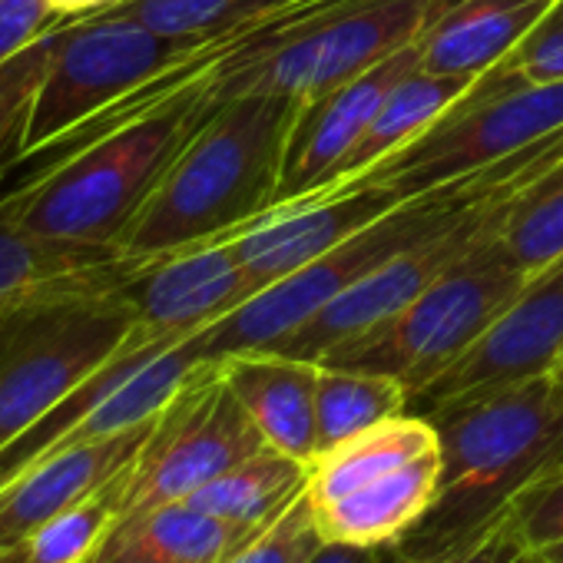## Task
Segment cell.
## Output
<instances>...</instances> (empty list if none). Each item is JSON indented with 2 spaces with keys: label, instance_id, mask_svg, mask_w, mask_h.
I'll use <instances>...</instances> for the list:
<instances>
[{
  "label": "cell",
  "instance_id": "obj_23",
  "mask_svg": "<svg viewBox=\"0 0 563 563\" xmlns=\"http://www.w3.org/2000/svg\"><path fill=\"white\" fill-rule=\"evenodd\" d=\"M306 484H309V464L282 451L262 448L258 454L219 474L186 500L229 523L258 530L282 507H289L306 490Z\"/></svg>",
  "mask_w": 563,
  "mask_h": 563
},
{
  "label": "cell",
  "instance_id": "obj_20",
  "mask_svg": "<svg viewBox=\"0 0 563 563\" xmlns=\"http://www.w3.org/2000/svg\"><path fill=\"white\" fill-rule=\"evenodd\" d=\"M252 533L189 500H169L123 514L90 563H222Z\"/></svg>",
  "mask_w": 563,
  "mask_h": 563
},
{
  "label": "cell",
  "instance_id": "obj_36",
  "mask_svg": "<svg viewBox=\"0 0 563 563\" xmlns=\"http://www.w3.org/2000/svg\"><path fill=\"white\" fill-rule=\"evenodd\" d=\"M540 553L550 560V563H563V540H556V543H547V547H540Z\"/></svg>",
  "mask_w": 563,
  "mask_h": 563
},
{
  "label": "cell",
  "instance_id": "obj_25",
  "mask_svg": "<svg viewBox=\"0 0 563 563\" xmlns=\"http://www.w3.org/2000/svg\"><path fill=\"white\" fill-rule=\"evenodd\" d=\"M133 464V461H130ZM130 464L107 481L90 497L77 500L54 520H47L27 543H24V563H90L93 550L103 543L110 527L123 514Z\"/></svg>",
  "mask_w": 563,
  "mask_h": 563
},
{
  "label": "cell",
  "instance_id": "obj_19",
  "mask_svg": "<svg viewBox=\"0 0 563 563\" xmlns=\"http://www.w3.org/2000/svg\"><path fill=\"white\" fill-rule=\"evenodd\" d=\"M550 8L553 0H448L418 37V60L431 74L481 77L510 57Z\"/></svg>",
  "mask_w": 563,
  "mask_h": 563
},
{
  "label": "cell",
  "instance_id": "obj_6",
  "mask_svg": "<svg viewBox=\"0 0 563 563\" xmlns=\"http://www.w3.org/2000/svg\"><path fill=\"white\" fill-rule=\"evenodd\" d=\"M133 332L136 316L120 292L0 312V451L103 368Z\"/></svg>",
  "mask_w": 563,
  "mask_h": 563
},
{
  "label": "cell",
  "instance_id": "obj_26",
  "mask_svg": "<svg viewBox=\"0 0 563 563\" xmlns=\"http://www.w3.org/2000/svg\"><path fill=\"white\" fill-rule=\"evenodd\" d=\"M500 239L527 275L563 255V159L510 202Z\"/></svg>",
  "mask_w": 563,
  "mask_h": 563
},
{
  "label": "cell",
  "instance_id": "obj_30",
  "mask_svg": "<svg viewBox=\"0 0 563 563\" xmlns=\"http://www.w3.org/2000/svg\"><path fill=\"white\" fill-rule=\"evenodd\" d=\"M527 550L530 547L520 537L514 507H507L497 517H490L481 530H474L428 556L405 560V563H520ZM382 556H385V550H382ZM388 563H395V560H388Z\"/></svg>",
  "mask_w": 563,
  "mask_h": 563
},
{
  "label": "cell",
  "instance_id": "obj_38",
  "mask_svg": "<svg viewBox=\"0 0 563 563\" xmlns=\"http://www.w3.org/2000/svg\"><path fill=\"white\" fill-rule=\"evenodd\" d=\"M0 563H24V553L14 550V553H0Z\"/></svg>",
  "mask_w": 563,
  "mask_h": 563
},
{
  "label": "cell",
  "instance_id": "obj_11",
  "mask_svg": "<svg viewBox=\"0 0 563 563\" xmlns=\"http://www.w3.org/2000/svg\"><path fill=\"white\" fill-rule=\"evenodd\" d=\"M563 358V255L533 272L520 296L481 335V342L457 358L444 375L411 398L408 411L428 415L454 398L517 385L550 375Z\"/></svg>",
  "mask_w": 563,
  "mask_h": 563
},
{
  "label": "cell",
  "instance_id": "obj_18",
  "mask_svg": "<svg viewBox=\"0 0 563 563\" xmlns=\"http://www.w3.org/2000/svg\"><path fill=\"white\" fill-rule=\"evenodd\" d=\"M438 477H441V448L375 477L372 484L332 504H319V507L312 504L322 540L388 550L421 523V517L434 504Z\"/></svg>",
  "mask_w": 563,
  "mask_h": 563
},
{
  "label": "cell",
  "instance_id": "obj_2",
  "mask_svg": "<svg viewBox=\"0 0 563 563\" xmlns=\"http://www.w3.org/2000/svg\"><path fill=\"white\" fill-rule=\"evenodd\" d=\"M296 110L299 100L278 93H242L219 103L117 245L133 258H156L232 235L268 212Z\"/></svg>",
  "mask_w": 563,
  "mask_h": 563
},
{
  "label": "cell",
  "instance_id": "obj_39",
  "mask_svg": "<svg viewBox=\"0 0 563 563\" xmlns=\"http://www.w3.org/2000/svg\"><path fill=\"white\" fill-rule=\"evenodd\" d=\"M550 375H553V382H556V385H560V391H563V358L556 362V368H553Z\"/></svg>",
  "mask_w": 563,
  "mask_h": 563
},
{
  "label": "cell",
  "instance_id": "obj_34",
  "mask_svg": "<svg viewBox=\"0 0 563 563\" xmlns=\"http://www.w3.org/2000/svg\"><path fill=\"white\" fill-rule=\"evenodd\" d=\"M309 563H382V550L349 547V543H322Z\"/></svg>",
  "mask_w": 563,
  "mask_h": 563
},
{
  "label": "cell",
  "instance_id": "obj_15",
  "mask_svg": "<svg viewBox=\"0 0 563 563\" xmlns=\"http://www.w3.org/2000/svg\"><path fill=\"white\" fill-rule=\"evenodd\" d=\"M143 262L120 245L34 235L18 222V192L0 196V312L117 292Z\"/></svg>",
  "mask_w": 563,
  "mask_h": 563
},
{
  "label": "cell",
  "instance_id": "obj_8",
  "mask_svg": "<svg viewBox=\"0 0 563 563\" xmlns=\"http://www.w3.org/2000/svg\"><path fill=\"white\" fill-rule=\"evenodd\" d=\"M262 448L268 444L225 385L222 365L206 362L159 411L150 438L133 457L123 514L186 500Z\"/></svg>",
  "mask_w": 563,
  "mask_h": 563
},
{
  "label": "cell",
  "instance_id": "obj_5",
  "mask_svg": "<svg viewBox=\"0 0 563 563\" xmlns=\"http://www.w3.org/2000/svg\"><path fill=\"white\" fill-rule=\"evenodd\" d=\"M560 130L563 80L530 84L520 80L507 64H497L464 100L451 107L444 120L352 183L388 186L411 199L477 176L481 169L510 159Z\"/></svg>",
  "mask_w": 563,
  "mask_h": 563
},
{
  "label": "cell",
  "instance_id": "obj_3",
  "mask_svg": "<svg viewBox=\"0 0 563 563\" xmlns=\"http://www.w3.org/2000/svg\"><path fill=\"white\" fill-rule=\"evenodd\" d=\"M209 74L74 150L18 192V222L34 235L117 245L163 173L212 117Z\"/></svg>",
  "mask_w": 563,
  "mask_h": 563
},
{
  "label": "cell",
  "instance_id": "obj_29",
  "mask_svg": "<svg viewBox=\"0 0 563 563\" xmlns=\"http://www.w3.org/2000/svg\"><path fill=\"white\" fill-rule=\"evenodd\" d=\"M322 543L325 540L319 533L312 500L302 490L289 507H282L262 530H255L222 563H309Z\"/></svg>",
  "mask_w": 563,
  "mask_h": 563
},
{
  "label": "cell",
  "instance_id": "obj_32",
  "mask_svg": "<svg viewBox=\"0 0 563 563\" xmlns=\"http://www.w3.org/2000/svg\"><path fill=\"white\" fill-rule=\"evenodd\" d=\"M500 64H507L520 80L530 84L563 80V0H553V8L540 18V24Z\"/></svg>",
  "mask_w": 563,
  "mask_h": 563
},
{
  "label": "cell",
  "instance_id": "obj_35",
  "mask_svg": "<svg viewBox=\"0 0 563 563\" xmlns=\"http://www.w3.org/2000/svg\"><path fill=\"white\" fill-rule=\"evenodd\" d=\"M282 4H289V0H249V18H255L262 11H272V8H282Z\"/></svg>",
  "mask_w": 563,
  "mask_h": 563
},
{
  "label": "cell",
  "instance_id": "obj_10",
  "mask_svg": "<svg viewBox=\"0 0 563 563\" xmlns=\"http://www.w3.org/2000/svg\"><path fill=\"white\" fill-rule=\"evenodd\" d=\"M523 189L504 192V196L477 206L461 222H454V225H448V229H441V232L408 245L405 252L391 255L388 262H382L378 268L362 275L355 286H349L342 296H335L302 329H296L289 339H282L268 352L306 358V362H322L342 342L358 339V335L378 329L382 322L398 316L405 306H411L434 278H441L454 262H461L481 239H487L494 229H500L510 202Z\"/></svg>",
  "mask_w": 563,
  "mask_h": 563
},
{
  "label": "cell",
  "instance_id": "obj_28",
  "mask_svg": "<svg viewBox=\"0 0 563 563\" xmlns=\"http://www.w3.org/2000/svg\"><path fill=\"white\" fill-rule=\"evenodd\" d=\"M107 8L173 41H209L249 18V0H117Z\"/></svg>",
  "mask_w": 563,
  "mask_h": 563
},
{
  "label": "cell",
  "instance_id": "obj_24",
  "mask_svg": "<svg viewBox=\"0 0 563 563\" xmlns=\"http://www.w3.org/2000/svg\"><path fill=\"white\" fill-rule=\"evenodd\" d=\"M411 408V391L388 375L319 365L316 421L319 454Z\"/></svg>",
  "mask_w": 563,
  "mask_h": 563
},
{
  "label": "cell",
  "instance_id": "obj_1",
  "mask_svg": "<svg viewBox=\"0 0 563 563\" xmlns=\"http://www.w3.org/2000/svg\"><path fill=\"white\" fill-rule=\"evenodd\" d=\"M424 418L441 448L438 494L421 523L385 550L395 563L481 530L533 477L563 464V391L553 375L474 391Z\"/></svg>",
  "mask_w": 563,
  "mask_h": 563
},
{
  "label": "cell",
  "instance_id": "obj_7",
  "mask_svg": "<svg viewBox=\"0 0 563 563\" xmlns=\"http://www.w3.org/2000/svg\"><path fill=\"white\" fill-rule=\"evenodd\" d=\"M199 44L163 37L117 8L67 21L27 117L21 163L183 64Z\"/></svg>",
  "mask_w": 563,
  "mask_h": 563
},
{
  "label": "cell",
  "instance_id": "obj_21",
  "mask_svg": "<svg viewBox=\"0 0 563 563\" xmlns=\"http://www.w3.org/2000/svg\"><path fill=\"white\" fill-rule=\"evenodd\" d=\"M484 77V74H481ZM481 77H457V74H431L421 64L405 74L388 97L382 100L375 120L368 123L365 136L355 143V150L345 156L339 176L332 179L329 189L345 186L358 176H365L372 166H378L382 159H388L391 153L405 150L408 143H415L424 130H431L438 120H444L451 113V107L457 100H464ZM325 192V189H322Z\"/></svg>",
  "mask_w": 563,
  "mask_h": 563
},
{
  "label": "cell",
  "instance_id": "obj_12",
  "mask_svg": "<svg viewBox=\"0 0 563 563\" xmlns=\"http://www.w3.org/2000/svg\"><path fill=\"white\" fill-rule=\"evenodd\" d=\"M418 41L388 54L365 74L319 93L309 100H299L286 153H282V173H278V192L275 206L299 202L309 196H319L332 186L339 176L345 156L355 150V143L365 136L368 123L375 120L382 100L388 90L418 67ZM272 206V209H275Z\"/></svg>",
  "mask_w": 563,
  "mask_h": 563
},
{
  "label": "cell",
  "instance_id": "obj_9",
  "mask_svg": "<svg viewBox=\"0 0 563 563\" xmlns=\"http://www.w3.org/2000/svg\"><path fill=\"white\" fill-rule=\"evenodd\" d=\"M444 4L448 0H382V4L339 14L219 80L209 77L212 103H225L242 93H278L292 100L319 97L415 44Z\"/></svg>",
  "mask_w": 563,
  "mask_h": 563
},
{
  "label": "cell",
  "instance_id": "obj_16",
  "mask_svg": "<svg viewBox=\"0 0 563 563\" xmlns=\"http://www.w3.org/2000/svg\"><path fill=\"white\" fill-rule=\"evenodd\" d=\"M153 421L103 441L57 451L47 461L27 467L8 487H0V553L24 550V543L47 520L113 481L140 454Z\"/></svg>",
  "mask_w": 563,
  "mask_h": 563
},
{
  "label": "cell",
  "instance_id": "obj_4",
  "mask_svg": "<svg viewBox=\"0 0 563 563\" xmlns=\"http://www.w3.org/2000/svg\"><path fill=\"white\" fill-rule=\"evenodd\" d=\"M504 225V222H500ZM527 272L507 252L500 229L378 329L342 342L319 365L398 378L411 398L464 358L527 286Z\"/></svg>",
  "mask_w": 563,
  "mask_h": 563
},
{
  "label": "cell",
  "instance_id": "obj_31",
  "mask_svg": "<svg viewBox=\"0 0 563 563\" xmlns=\"http://www.w3.org/2000/svg\"><path fill=\"white\" fill-rule=\"evenodd\" d=\"M510 507L530 550L563 540V464L533 477Z\"/></svg>",
  "mask_w": 563,
  "mask_h": 563
},
{
  "label": "cell",
  "instance_id": "obj_37",
  "mask_svg": "<svg viewBox=\"0 0 563 563\" xmlns=\"http://www.w3.org/2000/svg\"><path fill=\"white\" fill-rule=\"evenodd\" d=\"M520 563H550V560H547V556H543L540 550H527Z\"/></svg>",
  "mask_w": 563,
  "mask_h": 563
},
{
  "label": "cell",
  "instance_id": "obj_17",
  "mask_svg": "<svg viewBox=\"0 0 563 563\" xmlns=\"http://www.w3.org/2000/svg\"><path fill=\"white\" fill-rule=\"evenodd\" d=\"M219 365L225 385L242 401L265 444L312 467L319 457V362L278 352H242L222 358Z\"/></svg>",
  "mask_w": 563,
  "mask_h": 563
},
{
  "label": "cell",
  "instance_id": "obj_14",
  "mask_svg": "<svg viewBox=\"0 0 563 563\" xmlns=\"http://www.w3.org/2000/svg\"><path fill=\"white\" fill-rule=\"evenodd\" d=\"M405 196L375 183H349L325 189L319 196L275 206L232 232V249L252 282V289H265L272 282L292 275L296 268L332 252L358 229L372 225L391 212Z\"/></svg>",
  "mask_w": 563,
  "mask_h": 563
},
{
  "label": "cell",
  "instance_id": "obj_27",
  "mask_svg": "<svg viewBox=\"0 0 563 563\" xmlns=\"http://www.w3.org/2000/svg\"><path fill=\"white\" fill-rule=\"evenodd\" d=\"M60 31H64V24L0 67V173L21 163L27 117H31L37 87L44 84L47 67L57 54Z\"/></svg>",
  "mask_w": 563,
  "mask_h": 563
},
{
  "label": "cell",
  "instance_id": "obj_33",
  "mask_svg": "<svg viewBox=\"0 0 563 563\" xmlns=\"http://www.w3.org/2000/svg\"><path fill=\"white\" fill-rule=\"evenodd\" d=\"M67 21L47 0H0V67Z\"/></svg>",
  "mask_w": 563,
  "mask_h": 563
},
{
  "label": "cell",
  "instance_id": "obj_22",
  "mask_svg": "<svg viewBox=\"0 0 563 563\" xmlns=\"http://www.w3.org/2000/svg\"><path fill=\"white\" fill-rule=\"evenodd\" d=\"M434 448H438V431L424 415L418 411L395 415L335 444L332 451H322L309 467L306 494L316 507L332 504Z\"/></svg>",
  "mask_w": 563,
  "mask_h": 563
},
{
  "label": "cell",
  "instance_id": "obj_13",
  "mask_svg": "<svg viewBox=\"0 0 563 563\" xmlns=\"http://www.w3.org/2000/svg\"><path fill=\"white\" fill-rule=\"evenodd\" d=\"M117 292L146 339H189L255 296L229 235L143 262Z\"/></svg>",
  "mask_w": 563,
  "mask_h": 563
}]
</instances>
